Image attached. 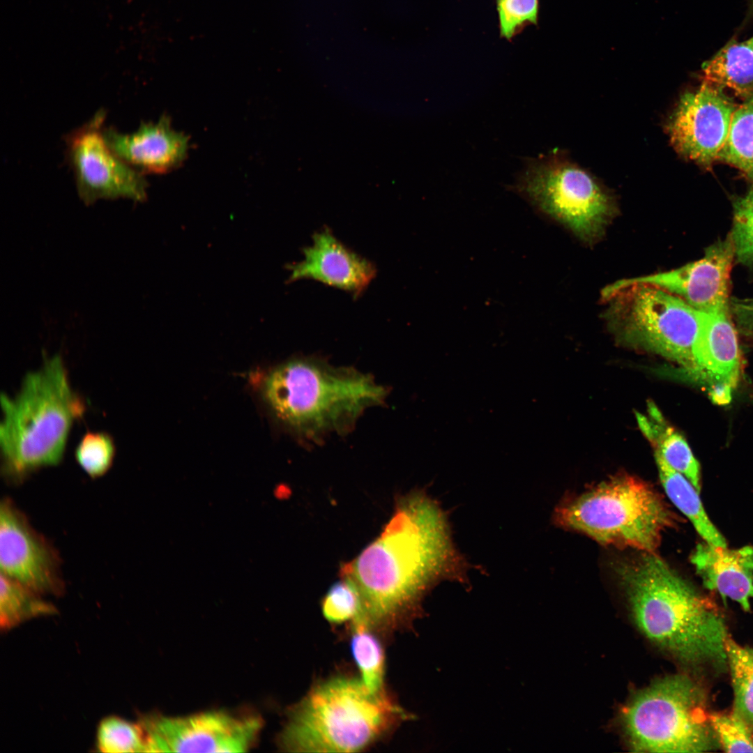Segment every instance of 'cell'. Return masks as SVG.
<instances>
[{
    "instance_id": "cell-1",
    "label": "cell",
    "mask_w": 753,
    "mask_h": 753,
    "mask_svg": "<svg viewBox=\"0 0 753 753\" xmlns=\"http://www.w3.org/2000/svg\"><path fill=\"white\" fill-rule=\"evenodd\" d=\"M471 567L454 542L446 511L416 490L397 500L380 535L340 574L355 586L362 614L374 623L414 609L442 581L468 585Z\"/></svg>"
},
{
    "instance_id": "cell-2",
    "label": "cell",
    "mask_w": 753,
    "mask_h": 753,
    "mask_svg": "<svg viewBox=\"0 0 753 753\" xmlns=\"http://www.w3.org/2000/svg\"><path fill=\"white\" fill-rule=\"evenodd\" d=\"M635 624L699 678L728 671L729 634L716 604L654 553L618 568Z\"/></svg>"
},
{
    "instance_id": "cell-3",
    "label": "cell",
    "mask_w": 753,
    "mask_h": 753,
    "mask_svg": "<svg viewBox=\"0 0 753 753\" xmlns=\"http://www.w3.org/2000/svg\"><path fill=\"white\" fill-rule=\"evenodd\" d=\"M262 396L274 417L298 437L319 443L343 435L369 408L384 403L388 390L368 374L322 358L298 357L272 369Z\"/></svg>"
},
{
    "instance_id": "cell-4",
    "label": "cell",
    "mask_w": 753,
    "mask_h": 753,
    "mask_svg": "<svg viewBox=\"0 0 753 753\" xmlns=\"http://www.w3.org/2000/svg\"><path fill=\"white\" fill-rule=\"evenodd\" d=\"M1 469L13 481L59 464L74 423L86 409L59 354L27 373L16 394H1Z\"/></svg>"
},
{
    "instance_id": "cell-5",
    "label": "cell",
    "mask_w": 753,
    "mask_h": 753,
    "mask_svg": "<svg viewBox=\"0 0 753 753\" xmlns=\"http://www.w3.org/2000/svg\"><path fill=\"white\" fill-rule=\"evenodd\" d=\"M402 710L363 680L335 678L314 687L290 712L280 736L292 752H353L381 734Z\"/></svg>"
},
{
    "instance_id": "cell-6",
    "label": "cell",
    "mask_w": 753,
    "mask_h": 753,
    "mask_svg": "<svg viewBox=\"0 0 753 753\" xmlns=\"http://www.w3.org/2000/svg\"><path fill=\"white\" fill-rule=\"evenodd\" d=\"M675 516L646 482L628 475L604 481L580 496L561 502L553 520L602 545L654 553Z\"/></svg>"
},
{
    "instance_id": "cell-7",
    "label": "cell",
    "mask_w": 753,
    "mask_h": 753,
    "mask_svg": "<svg viewBox=\"0 0 753 753\" xmlns=\"http://www.w3.org/2000/svg\"><path fill=\"white\" fill-rule=\"evenodd\" d=\"M703 683L689 674L664 677L638 692L623 712L637 752H705L720 749Z\"/></svg>"
},
{
    "instance_id": "cell-8",
    "label": "cell",
    "mask_w": 753,
    "mask_h": 753,
    "mask_svg": "<svg viewBox=\"0 0 753 753\" xmlns=\"http://www.w3.org/2000/svg\"><path fill=\"white\" fill-rule=\"evenodd\" d=\"M604 318L620 340L651 351L696 373L693 354L700 311L680 297L644 283L607 286Z\"/></svg>"
},
{
    "instance_id": "cell-9",
    "label": "cell",
    "mask_w": 753,
    "mask_h": 753,
    "mask_svg": "<svg viewBox=\"0 0 753 753\" xmlns=\"http://www.w3.org/2000/svg\"><path fill=\"white\" fill-rule=\"evenodd\" d=\"M513 188L587 243L602 236L615 213L607 190L558 151L528 158Z\"/></svg>"
},
{
    "instance_id": "cell-10",
    "label": "cell",
    "mask_w": 753,
    "mask_h": 753,
    "mask_svg": "<svg viewBox=\"0 0 753 753\" xmlns=\"http://www.w3.org/2000/svg\"><path fill=\"white\" fill-rule=\"evenodd\" d=\"M146 752H243L257 742L262 720L224 710L185 716L143 715Z\"/></svg>"
},
{
    "instance_id": "cell-11",
    "label": "cell",
    "mask_w": 753,
    "mask_h": 753,
    "mask_svg": "<svg viewBox=\"0 0 753 753\" xmlns=\"http://www.w3.org/2000/svg\"><path fill=\"white\" fill-rule=\"evenodd\" d=\"M105 111L100 109L66 139L67 159L78 195L86 205L99 199L125 198L144 201L148 183L107 144L103 137Z\"/></svg>"
},
{
    "instance_id": "cell-12",
    "label": "cell",
    "mask_w": 753,
    "mask_h": 753,
    "mask_svg": "<svg viewBox=\"0 0 753 753\" xmlns=\"http://www.w3.org/2000/svg\"><path fill=\"white\" fill-rule=\"evenodd\" d=\"M736 107L724 89L702 81L682 94L667 121L671 144L683 158L711 167L718 160Z\"/></svg>"
},
{
    "instance_id": "cell-13",
    "label": "cell",
    "mask_w": 753,
    "mask_h": 753,
    "mask_svg": "<svg viewBox=\"0 0 753 753\" xmlns=\"http://www.w3.org/2000/svg\"><path fill=\"white\" fill-rule=\"evenodd\" d=\"M0 565L1 573L41 595L64 591L55 548L7 498L0 506Z\"/></svg>"
},
{
    "instance_id": "cell-14",
    "label": "cell",
    "mask_w": 753,
    "mask_h": 753,
    "mask_svg": "<svg viewBox=\"0 0 753 753\" xmlns=\"http://www.w3.org/2000/svg\"><path fill=\"white\" fill-rule=\"evenodd\" d=\"M735 251L730 234L705 250L703 257L679 268L618 280L611 286L644 283L680 297L697 310L708 312L729 305Z\"/></svg>"
},
{
    "instance_id": "cell-15",
    "label": "cell",
    "mask_w": 753,
    "mask_h": 753,
    "mask_svg": "<svg viewBox=\"0 0 753 753\" xmlns=\"http://www.w3.org/2000/svg\"><path fill=\"white\" fill-rule=\"evenodd\" d=\"M303 254L301 261L288 266L289 282L311 279L358 297L376 273L372 263L349 250L328 228L313 235Z\"/></svg>"
},
{
    "instance_id": "cell-16",
    "label": "cell",
    "mask_w": 753,
    "mask_h": 753,
    "mask_svg": "<svg viewBox=\"0 0 753 753\" xmlns=\"http://www.w3.org/2000/svg\"><path fill=\"white\" fill-rule=\"evenodd\" d=\"M103 137L116 155L143 174L165 173L178 167L189 145L188 137L174 130L167 116L155 123H142L131 133L104 127Z\"/></svg>"
},
{
    "instance_id": "cell-17",
    "label": "cell",
    "mask_w": 753,
    "mask_h": 753,
    "mask_svg": "<svg viewBox=\"0 0 753 753\" xmlns=\"http://www.w3.org/2000/svg\"><path fill=\"white\" fill-rule=\"evenodd\" d=\"M736 327L729 305L700 311V322L694 344L696 375L713 385L736 386L740 370V355Z\"/></svg>"
},
{
    "instance_id": "cell-18",
    "label": "cell",
    "mask_w": 753,
    "mask_h": 753,
    "mask_svg": "<svg viewBox=\"0 0 753 753\" xmlns=\"http://www.w3.org/2000/svg\"><path fill=\"white\" fill-rule=\"evenodd\" d=\"M690 561L706 588L750 611L753 598L752 547L729 549L704 541L697 545Z\"/></svg>"
},
{
    "instance_id": "cell-19",
    "label": "cell",
    "mask_w": 753,
    "mask_h": 753,
    "mask_svg": "<svg viewBox=\"0 0 753 753\" xmlns=\"http://www.w3.org/2000/svg\"><path fill=\"white\" fill-rule=\"evenodd\" d=\"M703 82L731 90L745 100L753 95V36L728 42L701 67Z\"/></svg>"
},
{
    "instance_id": "cell-20",
    "label": "cell",
    "mask_w": 753,
    "mask_h": 753,
    "mask_svg": "<svg viewBox=\"0 0 753 753\" xmlns=\"http://www.w3.org/2000/svg\"><path fill=\"white\" fill-rule=\"evenodd\" d=\"M637 420L654 451L674 469L685 476L699 492V464L685 439L667 423L653 403L648 404L646 414H637Z\"/></svg>"
},
{
    "instance_id": "cell-21",
    "label": "cell",
    "mask_w": 753,
    "mask_h": 753,
    "mask_svg": "<svg viewBox=\"0 0 753 753\" xmlns=\"http://www.w3.org/2000/svg\"><path fill=\"white\" fill-rule=\"evenodd\" d=\"M655 458L660 481L671 502L690 519L704 541L727 547L726 540L708 517L694 486L657 452Z\"/></svg>"
},
{
    "instance_id": "cell-22",
    "label": "cell",
    "mask_w": 753,
    "mask_h": 753,
    "mask_svg": "<svg viewBox=\"0 0 753 753\" xmlns=\"http://www.w3.org/2000/svg\"><path fill=\"white\" fill-rule=\"evenodd\" d=\"M0 625L8 631L29 620L52 616L57 609L41 595L1 572Z\"/></svg>"
},
{
    "instance_id": "cell-23",
    "label": "cell",
    "mask_w": 753,
    "mask_h": 753,
    "mask_svg": "<svg viewBox=\"0 0 753 753\" xmlns=\"http://www.w3.org/2000/svg\"><path fill=\"white\" fill-rule=\"evenodd\" d=\"M718 160L736 168L753 183V95L737 105Z\"/></svg>"
},
{
    "instance_id": "cell-24",
    "label": "cell",
    "mask_w": 753,
    "mask_h": 753,
    "mask_svg": "<svg viewBox=\"0 0 753 753\" xmlns=\"http://www.w3.org/2000/svg\"><path fill=\"white\" fill-rule=\"evenodd\" d=\"M726 653L734 695L732 711L753 731V648L739 644L729 635Z\"/></svg>"
},
{
    "instance_id": "cell-25",
    "label": "cell",
    "mask_w": 753,
    "mask_h": 753,
    "mask_svg": "<svg viewBox=\"0 0 753 753\" xmlns=\"http://www.w3.org/2000/svg\"><path fill=\"white\" fill-rule=\"evenodd\" d=\"M353 621L351 649L361 674V680L372 692H381L384 657L376 637L370 630V622L363 614Z\"/></svg>"
},
{
    "instance_id": "cell-26",
    "label": "cell",
    "mask_w": 753,
    "mask_h": 753,
    "mask_svg": "<svg viewBox=\"0 0 753 753\" xmlns=\"http://www.w3.org/2000/svg\"><path fill=\"white\" fill-rule=\"evenodd\" d=\"M96 747L107 753L146 752L143 730L139 722L117 715L107 716L97 728Z\"/></svg>"
},
{
    "instance_id": "cell-27",
    "label": "cell",
    "mask_w": 753,
    "mask_h": 753,
    "mask_svg": "<svg viewBox=\"0 0 753 753\" xmlns=\"http://www.w3.org/2000/svg\"><path fill=\"white\" fill-rule=\"evenodd\" d=\"M116 445L112 435L105 432H86L75 451L77 462L92 478L105 475L112 467Z\"/></svg>"
},
{
    "instance_id": "cell-28",
    "label": "cell",
    "mask_w": 753,
    "mask_h": 753,
    "mask_svg": "<svg viewBox=\"0 0 753 753\" xmlns=\"http://www.w3.org/2000/svg\"><path fill=\"white\" fill-rule=\"evenodd\" d=\"M730 235L736 261L753 268V185L733 201Z\"/></svg>"
},
{
    "instance_id": "cell-29",
    "label": "cell",
    "mask_w": 753,
    "mask_h": 753,
    "mask_svg": "<svg viewBox=\"0 0 753 753\" xmlns=\"http://www.w3.org/2000/svg\"><path fill=\"white\" fill-rule=\"evenodd\" d=\"M322 611L327 620L335 623L354 619L362 613L360 597L355 586L344 577L335 581L324 598Z\"/></svg>"
},
{
    "instance_id": "cell-30",
    "label": "cell",
    "mask_w": 753,
    "mask_h": 753,
    "mask_svg": "<svg viewBox=\"0 0 753 753\" xmlns=\"http://www.w3.org/2000/svg\"><path fill=\"white\" fill-rule=\"evenodd\" d=\"M720 749L726 752H753V731L737 714L710 713Z\"/></svg>"
},
{
    "instance_id": "cell-31",
    "label": "cell",
    "mask_w": 753,
    "mask_h": 753,
    "mask_svg": "<svg viewBox=\"0 0 753 753\" xmlns=\"http://www.w3.org/2000/svg\"><path fill=\"white\" fill-rule=\"evenodd\" d=\"M501 37L511 40L524 27L536 25L539 0H496Z\"/></svg>"
},
{
    "instance_id": "cell-32",
    "label": "cell",
    "mask_w": 753,
    "mask_h": 753,
    "mask_svg": "<svg viewBox=\"0 0 753 753\" xmlns=\"http://www.w3.org/2000/svg\"><path fill=\"white\" fill-rule=\"evenodd\" d=\"M729 309L738 330L746 336L753 337V298L731 297Z\"/></svg>"
},
{
    "instance_id": "cell-33",
    "label": "cell",
    "mask_w": 753,
    "mask_h": 753,
    "mask_svg": "<svg viewBox=\"0 0 753 753\" xmlns=\"http://www.w3.org/2000/svg\"><path fill=\"white\" fill-rule=\"evenodd\" d=\"M731 389V387L727 385H713L710 390V395L715 402L720 404H726L730 400Z\"/></svg>"
}]
</instances>
